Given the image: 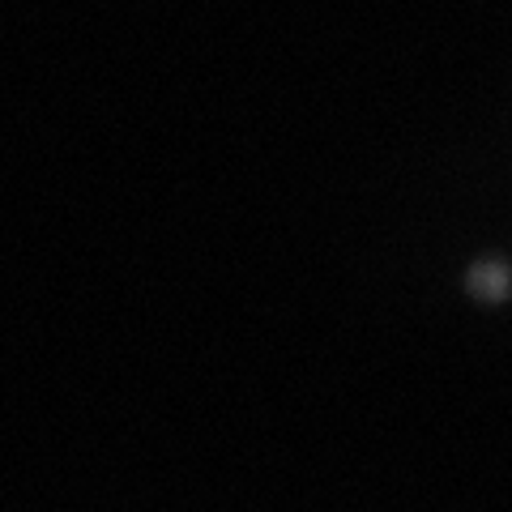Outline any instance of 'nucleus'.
Segmentation results:
<instances>
[{
  "label": "nucleus",
  "mask_w": 512,
  "mask_h": 512,
  "mask_svg": "<svg viewBox=\"0 0 512 512\" xmlns=\"http://www.w3.org/2000/svg\"><path fill=\"white\" fill-rule=\"evenodd\" d=\"M474 291H483V295H504V291H508V269H500V265L474 269Z\"/></svg>",
  "instance_id": "nucleus-1"
}]
</instances>
